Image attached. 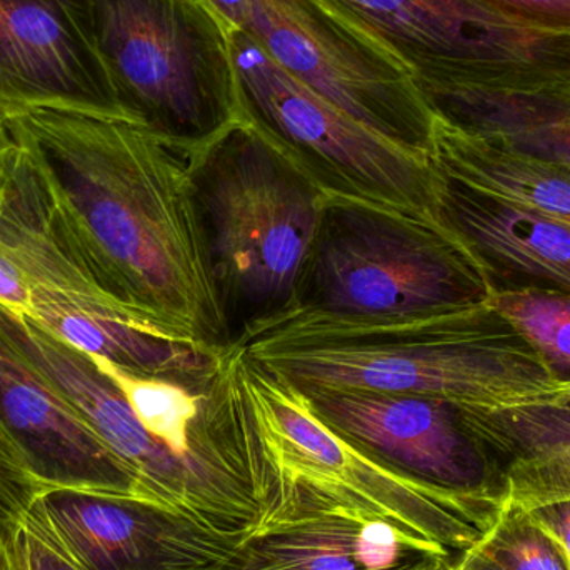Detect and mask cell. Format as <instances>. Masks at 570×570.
Masks as SVG:
<instances>
[{"mask_svg": "<svg viewBox=\"0 0 570 570\" xmlns=\"http://www.w3.org/2000/svg\"><path fill=\"white\" fill-rule=\"evenodd\" d=\"M3 116L104 291L146 327L230 347L186 156L132 120L57 109Z\"/></svg>", "mask_w": 570, "mask_h": 570, "instance_id": "1", "label": "cell"}, {"mask_svg": "<svg viewBox=\"0 0 570 570\" xmlns=\"http://www.w3.org/2000/svg\"><path fill=\"white\" fill-rule=\"evenodd\" d=\"M250 364L292 389H362L462 407L534 404L558 382L491 304L438 314L352 317L292 311L237 341Z\"/></svg>", "mask_w": 570, "mask_h": 570, "instance_id": "2", "label": "cell"}, {"mask_svg": "<svg viewBox=\"0 0 570 570\" xmlns=\"http://www.w3.org/2000/svg\"><path fill=\"white\" fill-rule=\"evenodd\" d=\"M210 276L233 345L295 307L325 194L240 117L186 154Z\"/></svg>", "mask_w": 570, "mask_h": 570, "instance_id": "3", "label": "cell"}, {"mask_svg": "<svg viewBox=\"0 0 570 570\" xmlns=\"http://www.w3.org/2000/svg\"><path fill=\"white\" fill-rule=\"evenodd\" d=\"M244 382L273 478L263 524L277 515L338 505L379 515L411 538L458 556L501 512L499 499L438 488L362 454L315 415L301 392L246 355Z\"/></svg>", "mask_w": 570, "mask_h": 570, "instance_id": "4", "label": "cell"}, {"mask_svg": "<svg viewBox=\"0 0 570 570\" xmlns=\"http://www.w3.org/2000/svg\"><path fill=\"white\" fill-rule=\"evenodd\" d=\"M489 298L481 267L434 216L327 196L294 308L387 317L465 311Z\"/></svg>", "mask_w": 570, "mask_h": 570, "instance_id": "5", "label": "cell"}, {"mask_svg": "<svg viewBox=\"0 0 570 570\" xmlns=\"http://www.w3.org/2000/svg\"><path fill=\"white\" fill-rule=\"evenodd\" d=\"M120 104L183 153L239 120L227 22L209 0H89Z\"/></svg>", "mask_w": 570, "mask_h": 570, "instance_id": "6", "label": "cell"}, {"mask_svg": "<svg viewBox=\"0 0 570 570\" xmlns=\"http://www.w3.org/2000/svg\"><path fill=\"white\" fill-rule=\"evenodd\" d=\"M415 83L499 92L570 89V32L481 0H314Z\"/></svg>", "mask_w": 570, "mask_h": 570, "instance_id": "7", "label": "cell"}, {"mask_svg": "<svg viewBox=\"0 0 570 570\" xmlns=\"http://www.w3.org/2000/svg\"><path fill=\"white\" fill-rule=\"evenodd\" d=\"M227 22V20H226ZM240 116L301 167L325 196L434 216L439 173L295 79L227 22Z\"/></svg>", "mask_w": 570, "mask_h": 570, "instance_id": "8", "label": "cell"}, {"mask_svg": "<svg viewBox=\"0 0 570 570\" xmlns=\"http://www.w3.org/2000/svg\"><path fill=\"white\" fill-rule=\"evenodd\" d=\"M0 332L59 389L116 455L132 482L134 502L216 538H253L267 515V502L157 444L116 382L89 354L2 304Z\"/></svg>", "mask_w": 570, "mask_h": 570, "instance_id": "9", "label": "cell"}, {"mask_svg": "<svg viewBox=\"0 0 570 570\" xmlns=\"http://www.w3.org/2000/svg\"><path fill=\"white\" fill-rule=\"evenodd\" d=\"M295 79L391 142L431 157L434 114L414 76L314 0H209Z\"/></svg>", "mask_w": 570, "mask_h": 570, "instance_id": "10", "label": "cell"}, {"mask_svg": "<svg viewBox=\"0 0 570 570\" xmlns=\"http://www.w3.org/2000/svg\"><path fill=\"white\" fill-rule=\"evenodd\" d=\"M298 392L331 431L367 458L438 488L502 501L498 465L462 405L362 389Z\"/></svg>", "mask_w": 570, "mask_h": 570, "instance_id": "11", "label": "cell"}, {"mask_svg": "<svg viewBox=\"0 0 570 570\" xmlns=\"http://www.w3.org/2000/svg\"><path fill=\"white\" fill-rule=\"evenodd\" d=\"M30 109L132 120L100 53L89 0H0V112Z\"/></svg>", "mask_w": 570, "mask_h": 570, "instance_id": "12", "label": "cell"}, {"mask_svg": "<svg viewBox=\"0 0 570 570\" xmlns=\"http://www.w3.org/2000/svg\"><path fill=\"white\" fill-rule=\"evenodd\" d=\"M0 421L40 489H72L134 502L116 455L59 389L0 332Z\"/></svg>", "mask_w": 570, "mask_h": 570, "instance_id": "13", "label": "cell"}, {"mask_svg": "<svg viewBox=\"0 0 570 570\" xmlns=\"http://www.w3.org/2000/svg\"><path fill=\"white\" fill-rule=\"evenodd\" d=\"M438 173L434 217L481 267L491 294L522 288L570 292L569 223Z\"/></svg>", "mask_w": 570, "mask_h": 570, "instance_id": "14", "label": "cell"}, {"mask_svg": "<svg viewBox=\"0 0 570 570\" xmlns=\"http://www.w3.org/2000/svg\"><path fill=\"white\" fill-rule=\"evenodd\" d=\"M22 519L80 570H163L197 531L137 502L72 489L40 492Z\"/></svg>", "mask_w": 570, "mask_h": 570, "instance_id": "15", "label": "cell"}, {"mask_svg": "<svg viewBox=\"0 0 570 570\" xmlns=\"http://www.w3.org/2000/svg\"><path fill=\"white\" fill-rule=\"evenodd\" d=\"M284 570H451L455 554L358 509H307L264 522L246 541Z\"/></svg>", "mask_w": 570, "mask_h": 570, "instance_id": "16", "label": "cell"}, {"mask_svg": "<svg viewBox=\"0 0 570 570\" xmlns=\"http://www.w3.org/2000/svg\"><path fill=\"white\" fill-rule=\"evenodd\" d=\"M464 414L498 465L502 502L531 511L570 501V409L534 402Z\"/></svg>", "mask_w": 570, "mask_h": 570, "instance_id": "17", "label": "cell"}, {"mask_svg": "<svg viewBox=\"0 0 570 570\" xmlns=\"http://www.w3.org/2000/svg\"><path fill=\"white\" fill-rule=\"evenodd\" d=\"M442 122L570 169V89L499 92L415 83Z\"/></svg>", "mask_w": 570, "mask_h": 570, "instance_id": "18", "label": "cell"}, {"mask_svg": "<svg viewBox=\"0 0 570 570\" xmlns=\"http://www.w3.org/2000/svg\"><path fill=\"white\" fill-rule=\"evenodd\" d=\"M432 163L452 179L570 224V169L505 149L435 117Z\"/></svg>", "mask_w": 570, "mask_h": 570, "instance_id": "19", "label": "cell"}, {"mask_svg": "<svg viewBox=\"0 0 570 570\" xmlns=\"http://www.w3.org/2000/svg\"><path fill=\"white\" fill-rule=\"evenodd\" d=\"M451 570H570V562L531 511L504 502L489 531L455 556Z\"/></svg>", "mask_w": 570, "mask_h": 570, "instance_id": "20", "label": "cell"}, {"mask_svg": "<svg viewBox=\"0 0 570 570\" xmlns=\"http://www.w3.org/2000/svg\"><path fill=\"white\" fill-rule=\"evenodd\" d=\"M489 304L534 348L559 387L570 385V292L522 288L494 292Z\"/></svg>", "mask_w": 570, "mask_h": 570, "instance_id": "21", "label": "cell"}, {"mask_svg": "<svg viewBox=\"0 0 570 570\" xmlns=\"http://www.w3.org/2000/svg\"><path fill=\"white\" fill-rule=\"evenodd\" d=\"M163 570H284L243 541L194 532L179 554Z\"/></svg>", "mask_w": 570, "mask_h": 570, "instance_id": "22", "label": "cell"}, {"mask_svg": "<svg viewBox=\"0 0 570 570\" xmlns=\"http://www.w3.org/2000/svg\"><path fill=\"white\" fill-rule=\"evenodd\" d=\"M40 492L22 452L0 421V529L19 522Z\"/></svg>", "mask_w": 570, "mask_h": 570, "instance_id": "23", "label": "cell"}, {"mask_svg": "<svg viewBox=\"0 0 570 570\" xmlns=\"http://www.w3.org/2000/svg\"><path fill=\"white\" fill-rule=\"evenodd\" d=\"M6 529L23 570H80L57 551L26 519Z\"/></svg>", "mask_w": 570, "mask_h": 570, "instance_id": "24", "label": "cell"}, {"mask_svg": "<svg viewBox=\"0 0 570 570\" xmlns=\"http://www.w3.org/2000/svg\"><path fill=\"white\" fill-rule=\"evenodd\" d=\"M481 2L524 22L570 32V0H481Z\"/></svg>", "mask_w": 570, "mask_h": 570, "instance_id": "25", "label": "cell"}, {"mask_svg": "<svg viewBox=\"0 0 570 570\" xmlns=\"http://www.w3.org/2000/svg\"><path fill=\"white\" fill-rule=\"evenodd\" d=\"M531 515L564 548L570 562V501L552 502L531 509Z\"/></svg>", "mask_w": 570, "mask_h": 570, "instance_id": "26", "label": "cell"}, {"mask_svg": "<svg viewBox=\"0 0 570 570\" xmlns=\"http://www.w3.org/2000/svg\"><path fill=\"white\" fill-rule=\"evenodd\" d=\"M0 570H23L6 529H0Z\"/></svg>", "mask_w": 570, "mask_h": 570, "instance_id": "27", "label": "cell"}, {"mask_svg": "<svg viewBox=\"0 0 570 570\" xmlns=\"http://www.w3.org/2000/svg\"><path fill=\"white\" fill-rule=\"evenodd\" d=\"M542 402L570 409V385H568V387H559L554 394L549 395V397Z\"/></svg>", "mask_w": 570, "mask_h": 570, "instance_id": "28", "label": "cell"}, {"mask_svg": "<svg viewBox=\"0 0 570 570\" xmlns=\"http://www.w3.org/2000/svg\"><path fill=\"white\" fill-rule=\"evenodd\" d=\"M12 142V136H10L9 127H7L6 116L0 112V149L9 146Z\"/></svg>", "mask_w": 570, "mask_h": 570, "instance_id": "29", "label": "cell"}]
</instances>
